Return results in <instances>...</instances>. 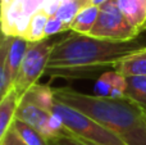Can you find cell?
Instances as JSON below:
<instances>
[{
	"mask_svg": "<svg viewBox=\"0 0 146 145\" xmlns=\"http://www.w3.org/2000/svg\"><path fill=\"white\" fill-rule=\"evenodd\" d=\"M142 49H146V35L128 43H114L71 32L53 43L44 76L51 80L95 78L105 68L114 69L123 58Z\"/></svg>",
	"mask_w": 146,
	"mask_h": 145,
	"instance_id": "1",
	"label": "cell"
},
{
	"mask_svg": "<svg viewBox=\"0 0 146 145\" xmlns=\"http://www.w3.org/2000/svg\"><path fill=\"white\" fill-rule=\"evenodd\" d=\"M53 92L58 102L90 116L126 145H146V120L142 107L128 98H100L72 87H53Z\"/></svg>",
	"mask_w": 146,
	"mask_h": 145,
	"instance_id": "2",
	"label": "cell"
},
{
	"mask_svg": "<svg viewBox=\"0 0 146 145\" xmlns=\"http://www.w3.org/2000/svg\"><path fill=\"white\" fill-rule=\"evenodd\" d=\"M51 113L59 117L64 127L74 138L91 145H126L115 134L73 107L55 99Z\"/></svg>",
	"mask_w": 146,
	"mask_h": 145,
	"instance_id": "3",
	"label": "cell"
},
{
	"mask_svg": "<svg viewBox=\"0 0 146 145\" xmlns=\"http://www.w3.org/2000/svg\"><path fill=\"white\" fill-rule=\"evenodd\" d=\"M90 36L114 43H128L141 35L123 15L117 0H109L100 7L98 21Z\"/></svg>",
	"mask_w": 146,
	"mask_h": 145,
	"instance_id": "4",
	"label": "cell"
},
{
	"mask_svg": "<svg viewBox=\"0 0 146 145\" xmlns=\"http://www.w3.org/2000/svg\"><path fill=\"white\" fill-rule=\"evenodd\" d=\"M53 43L48 39L36 43H30L26 51L25 59L17 74L13 89L18 92L21 98L27 92L28 89L37 84V80L45 74L49 59H50Z\"/></svg>",
	"mask_w": 146,
	"mask_h": 145,
	"instance_id": "5",
	"label": "cell"
},
{
	"mask_svg": "<svg viewBox=\"0 0 146 145\" xmlns=\"http://www.w3.org/2000/svg\"><path fill=\"white\" fill-rule=\"evenodd\" d=\"M30 45L22 36L3 35L0 44V96H5L14 85Z\"/></svg>",
	"mask_w": 146,
	"mask_h": 145,
	"instance_id": "6",
	"label": "cell"
},
{
	"mask_svg": "<svg viewBox=\"0 0 146 145\" xmlns=\"http://www.w3.org/2000/svg\"><path fill=\"white\" fill-rule=\"evenodd\" d=\"M127 89V78L117 71L104 72L96 78L94 94L100 98H124Z\"/></svg>",
	"mask_w": 146,
	"mask_h": 145,
	"instance_id": "7",
	"label": "cell"
},
{
	"mask_svg": "<svg viewBox=\"0 0 146 145\" xmlns=\"http://www.w3.org/2000/svg\"><path fill=\"white\" fill-rule=\"evenodd\" d=\"M118 7L140 35L146 33V0H117Z\"/></svg>",
	"mask_w": 146,
	"mask_h": 145,
	"instance_id": "8",
	"label": "cell"
},
{
	"mask_svg": "<svg viewBox=\"0 0 146 145\" xmlns=\"http://www.w3.org/2000/svg\"><path fill=\"white\" fill-rule=\"evenodd\" d=\"M21 96L14 89H10L5 96L0 99V139L12 128L15 121Z\"/></svg>",
	"mask_w": 146,
	"mask_h": 145,
	"instance_id": "9",
	"label": "cell"
},
{
	"mask_svg": "<svg viewBox=\"0 0 146 145\" xmlns=\"http://www.w3.org/2000/svg\"><path fill=\"white\" fill-rule=\"evenodd\" d=\"M114 71L123 74L124 77L145 76L146 77V49L129 54L123 58L115 67Z\"/></svg>",
	"mask_w": 146,
	"mask_h": 145,
	"instance_id": "10",
	"label": "cell"
},
{
	"mask_svg": "<svg viewBox=\"0 0 146 145\" xmlns=\"http://www.w3.org/2000/svg\"><path fill=\"white\" fill-rule=\"evenodd\" d=\"M99 12H100V7H96V5L90 4L83 7L76 15L74 21L71 23L69 31L81 33V35H90L91 30L98 21Z\"/></svg>",
	"mask_w": 146,
	"mask_h": 145,
	"instance_id": "11",
	"label": "cell"
},
{
	"mask_svg": "<svg viewBox=\"0 0 146 145\" xmlns=\"http://www.w3.org/2000/svg\"><path fill=\"white\" fill-rule=\"evenodd\" d=\"M49 21V14L45 10L40 9L31 17L30 25L26 31L23 37L28 41V43H36V41L45 40V28L46 23Z\"/></svg>",
	"mask_w": 146,
	"mask_h": 145,
	"instance_id": "12",
	"label": "cell"
},
{
	"mask_svg": "<svg viewBox=\"0 0 146 145\" xmlns=\"http://www.w3.org/2000/svg\"><path fill=\"white\" fill-rule=\"evenodd\" d=\"M127 78L126 98L139 104L140 107L146 108V77L132 76Z\"/></svg>",
	"mask_w": 146,
	"mask_h": 145,
	"instance_id": "13",
	"label": "cell"
},
{
	"mask_svg": "<svg viewBox=\"0 0 146 145\" xmlns=\"http://www.w3.org/2000/svg\"><path fill=\"white\" fill-rule=\"evenodd\" d=\"M13 127L15 128V131L18 132V135L23 139L27 145H50L49 140L40 134L36 128H33L32 126L27 125V123L22 122L19 120H15L13 122Z\"/></svg>",
	"mask_w": 146,
	"mask_h": 145,
	"instance_id": "14",
	"label": "cell"
},
{
	"mask_svg": "<svg viewBox=\"0 0 146 145\" xmlns=\"http://www.w3.org/2000/svg\"><path fill=\"white\" fill-rule=\"evenodd\" d=\"M82 4L78 1H76V0H72V1H68V3H64V4H62L60 7H59L58 12H56L55 17L58 18V19H60L62 22L64 23V25L71 26V23L74 21L76 15L78 14V12H80L81 9H82Z\"/></svg>",
	"mask_w": 146,
	"mask_h": 145,
	"instance_id": "15",
	"label": "cell"
},
{
	"mask_svg": "<svg viewBox=\"0 0 146 145\" xmlns=\"http://www.w3.org/2000/svg\"><path fill=\"white\" fill-rule=\"evenodd\" d=\"M66 31H69L68 26L64 25L60 19L53 15V17H49V21L46 23V28H45V37L48 39L49 36L56 35V33H62L66 32Z\"/></svg>",
	"mask_w": 146,
	"mask_h": 145,
	"instance_id": "16",
	"label": "cell"
},
{
	"mask_svg": "<svg viewBox=\"0 0 146 145\" xmlns=\"http://www.w3.org/2000/svg\"><path fill=\"white\" fill-rule=\"evenodd\" d=\"M0 145H27V144L23 141V139L18 135L15 128L12 126V128L0 139Z\"/></svg>",
	"mask_w": 146,
	"mask_h": 145,
	"instance_id": "17",
	"label": "cell"
},
{
	"mask_svg": "<svg viewBox=\"0 0 146 145\" xmlns=\"http://www.w3.org/2000/svg\"><path fill=\"white\" fill-rule=\"evenodd\" d=\"M49 144L50 145H91L88 143L80 140V139L74 138L73 135L68 136H59V138L49 139Z\"/></svg>",
	"mask_w": 146,
	"mask_h": 145,
	"instance_id": "18",
	"label": "cell"
},
{
	"mask_svg": "<svg viewBox=\"0 0 146 145\" xmlns=\"http://www.w3.org/2000/svg\"><path fill=\"white\" fill-rule=\"evenodd\" d=\"M13 1H14V0H1V9H5V8H8L9 5H12Z\"/></svg>",
	"mask_w": 146,
	"mask_h": 145,
	"instance_id": "19",
	"label": "cell"
},
{
	"mask_svg": "<svg viewBox=\"0 0 146 145\" xmlns=\"http://www.w3.org/2000/svg\"><path fill=\"white\" fill-rule=\"evenodd\" d=\"M106 1H109V0H91V4L96 5V7H101V5L105 4Z\"/></svg>",
	"mask_w": 146,
	"mask_h": 145,
	"instance_id": "20",
	"label": "cell"
},
{
	"mask_svg": "<svg viewBox=\"0 0 146 145\" xmlns=\"http://www.w3.org/2000/svg\"><path fill=\"white\" fill-rule=\"evenodd\" d=\"M76 1L81 3V4H82V7H86V5H90L91 4V0H76Z\"/></svg>",
	"mask_w": 146,
	"mask_h": 145,
	"instance_id": "21",
	"label": "cell"
},
{
	"mask_svg": "<svg viewBox=\"0 0 146 145\" xmlns=\"http://www.w3.org/2000/svg\"><path fill=\"white\" fill-rule=\"evenodd\" d=\"M142 113H144V117H145V120H146V108H142Z\"/></svg>",
	"mask_w": 146,
	"mask_h": 145,
	"instance_id": "22",
	"label": "cell"
},
{
	"mask_svg": "<svg viewBox=\"0 0 146 145\" xmlns=\"http://www.w3.org/2000/svg\"><path fill=\"white\" fill-rule=\"evenodd\" d=\"M145 35H146V33H145Z\"/></svg>",
	"mask_w": 146,
	"mask_h": 145,
	"instance_id": "23",
	"label": "cell"
}]
</instances>
